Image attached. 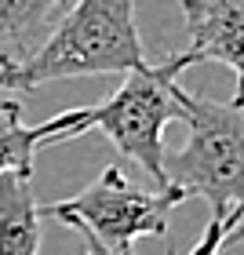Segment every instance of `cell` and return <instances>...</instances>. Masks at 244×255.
Instances as JSON below:
<instances>
[{
  "mask_svg": "<svg viewBox=\"0 0 244 255\" xmlns=\"http://www.w3.org/2000/svg\"><path fill=\"white\" fill-rule=\"evenodd\" d=\"M149 66L135 26V0H73L44 44L15 69H0V91H33L51 80L135 73Z\"/></svg>",
  "mask_w": 244,
  "mask_h": 255,
  "instance_id": "6da1fadb",
  "label": "cell"
},
{
  "mask_svg": "<svg viewBox=\"0 0 244 255\" xmlns=\"http://www.w3.org/2000/svg\"><path fill=\"white\" fill-rule=\"evenodd\" d=\"M190 66L193 62L182 51L160 66L127 73V80L106 102L73 110V138L95 128L117 146L121 157L146 171L153 190H164V128L190 117V91L179 88V73Z\"/></svg>",
  "mask_w": 244,
  "mask_h": 255,
  "instance_id": "7a4b0ae2",
  "label": "cell"
},
{
  "mask_svg": "<svg viewBox=\"0 0 244 255\" xmlns=\"http://www.w3.org/2000/svg\"><path fill=\"white\" fill-rule=\"evenodd\" d=\"M190 135L164 157V190L175 201L201 197L244 241V110L190 91Z\"/></svg>",
  "mask_w": 244,
  "mask_h": 255,
  "instance_id": "3957f363",
  "label": "cell"
},
{
  "mask_svg": "<svg viewBox=\"0 0 244 255\" xmlns=\"http://www.w3.org/2000/svg\"><path fill=\"white\" fill-rule=\"evenodd\" d=\"M175 204L179 201L168 190H135L124 179V171L110 164L95 182H88L69 201L40 208V215L59 219L77 234H91L110 252L131 255V245L138 237H160L168 230Z\"/></svg>",
  "mask_w": 244,
  "mask_h": 255,
  "instance_id": "277c9868",
  "label": "cell"
},
{
  "mask_svg": "<svg viewBox=\"0 0 244 255\" xmlns=\"http://www.w3.org/2000/svg\"><path fill=\"white\" fill-rule=\"evenodd\" d=\"M190 51L186 59L197 62H223L234 69L237 91L234 106L244 110V0H179Z\"/></svg>",
  "mask_w": 244,
  "mask_h": 255,
  "instance_id": "5b68a950",
  "label": "cell"
},
{
  "mask_svg": "<svg viewBox=\"0 0 244 255\" xmlns=\"http://www.w3.org/2000/svg\"><path fill=\"white\" fill-rule=\"evenodd\" d=\"M73 138V110L44 124H26L22 121V102L0 91V175L7 171H33V157L40 146L66 142Z\"/></svg>",
  "mask_w": 244,
  "mask_h": 255,
  "instance_id": "8992f818",
  "label": "cell"
},
{
  "mask_svg": "<svg viewBox=\"0 0 244 255\" xmlns=\"http://www.w3.org/2000/svg\"><path fill=\"white\" fill-rule=\"evenodd\" d=\"M66 0H0V69H15L44 44Z\"/></svg>",
  "mask_w": 244,
  "mask_h": 255,
  "instance_id": "52a82bcc",
  "label": "cell"
},
{
  "mask_svg": "<svg viewBox=\"0 0 244 255\" xmlns=\"http://www.w3.org/2000/svg\"><path fill=\"white\" fill-rule=\"evenodd\" d=\"M40 252V204L33 197V171L0 175V255Z\"/></svg>",
  "mask_w": 244,
  "mask_h": 255,
  "instance_id": "ba28073f",
  "label": "cell"
},
{
  "mask_svg": "<svg viewBox=\"0 0 244 255\" xmlns=\"http://www.w3.org/2000/svg\"><path fill=\"white\" fill-rule=\"evenodd\" d=\"M234 241H241L237 230L230 226L226 219H212V223H208V230L201 234V241H197V245L186 252V255H219L226 245H234Z\"/></svg>",
  "mask_w": 244,
  "mask_h": 255,
  "instance_id": "9c48e42d",
  "label": "cell"
},
{
  "mask_svg": "<svg viewBox=\"0 0 244 255\" xmlns=\"http://www.w3.org/2000/svg\"><path fill=\"white\" fill-rule=\"evenodd\" d=\"M80 237H84V245H88V252H84V255H121V252H110L106 245H102V241H95L91 234H80Z\"/></svg>",
  "mask_w": 244,
  "mask_h": 255,
  "instance_id": "30bf717a",
  "label": "cell"
}]
</instances>
